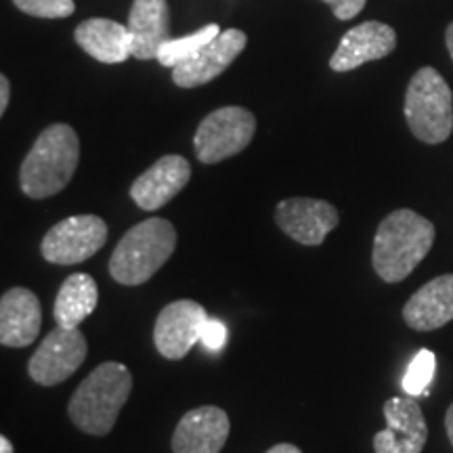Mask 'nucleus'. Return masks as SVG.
<instances>
[{
  "label": "nucleus",
  "instance_id": "dca6fc26",
  "mask_svg": "<svg viewBox=\"0 0 453 453\" xmlns=\"http://www.w3.org/2000/svg\"><path fill=\"white\" fill-rule=\"evenodd\" d=\"M42 326L41 300L27 288H11L0 298V342L9 349L30 347Z\"/></svg>",
  "mask_w": 453,
  "mask_h": 453
},
{
  "label": "nucleus",
  "instance_id": "cd10ccee",
  "mask_svg": "<svg viewBox=\"0 0 453 453\" xmlns=\"http://www.w3.org/2000/svg\"><path fill=\"white\" fill-rule=\"evenodd\" d=\"M445 428H447V437H449L451 445H453V403L449 405V410H447V416H445Z\"/></svg>",
  "mask_w": 453,
  "mask_h": 453
},
{
  "label": "nucleus",
  "instance_id": "20e7f679",
  "mask_svg": "<svg viewBox=\"0 0 453 453\" xmlns=\"http://www.w3.org/2000/svg\"><path fill=\"white\" fill-rule=\"evenodd\" d=\"M177 250V229L166 219H147L128 229L110 258V273L120 286L150 281Z\"/></svg>",
  "mask_w": 453,
  "mask_h": 453
},
{
  "label": "nucleus",
  "instance_id": "c85d7f7f",
  "mask_svg": "<svg viewBox=\"0 0 453 453\" xmlns=\"http://www.w3.org/2000/svg\"><path fill=\"white\" fill-rule=\"evenodd\" d=\"M445 41H447V49H449V55H451V59H453V24H449V27H447Z\"/></svg>",
  "mask_w": 453,
  "mask_h": 453
},
{
  "label": "nucleus",
  "instance_id": "a878e982",
  "mask_svg": "<svg viewBox=\"0 0 453 453\" xmlns=\"http://www.w3.org/2000/svg\"><path fill=\"white\" fill-rule=\"evenodd\" d=\"M9 99H11V87H9V78L4 76H0V113H4L7 111V107H9Z\"/></svg>",
  "mask_w": 453,
  "mask_h": 453
},
{
  "label": "nucleus",
  "instance_id": "39448f33",
  "mask_svg": "<svg viewBox=\"0 0 453 453\" xmlns=\"http://www.w3.org/2000/svg\"><path fill=\"white\" fill-rule=\"evenodd\" d=\"M405 120L413 137L439 145L453 133V95L445 78L434 67L413 73L405 93Z\"/></svg>",
  "mask_w": 453,
  "mask_h": 453
},
{
  "label": "nucleus",
  "instance_id": "9b49d317",
  "mask_svg": "<svg viewBox=\"0 0 453 453\" xmlns=\"http://www.w3.org/2000/svg\"><path fill=\"white\" fill-rule=\"evenodd\" d=\"M275 220L280 229L303 246H321L340 223L338 211L326 200L288 197L277 203Z\"/></svg>",
  "mask_w": 453,
  "mask_h": 453
},
{
  "label": "nucleus",
  "instance_id": "7ed1b4c3",
  "mask_svg": "<svg viewBox=\"0 0 453 453\" xmlns=\"http://www.w3.org/2000/svg\"><path fill=\"white\" fill-rule=\"evenodd\" d=\"M130 390H133V376L128 367L118 361H105L95 367L72 395L67 405L70 420L82 433L105 437L116 426Z\"/></svg>",
  "mask_w": 453,
  "mask_h": 453
},
{
  "label": "nucleus",
  "instance_id": "a211bd4d",
  "mask_svg": "<svg viewBox=\"0 0 453 453\" xmlns=\"http://www.w3.org/2000/svg\"><path fill=\"white\" fill-rule=\"evenodd\" d=\"M128 32L133 41V57L141 61L157 59L170 34V9L166 0H134L128 17Z\"/></svg>",
  "mask_w": 453,
  "mask_h": 453
},
{
  "label": "nucleus",
  "instance_id": "f257e3e1",
  "mask_svg": "<svg viewBox=\"0 0 453 453\" xmlns=\"http://www.w3.org/2000/svg\"><path fill=\"white\" fill-rule=\"evenodd\" d=\"M434 235V225L422 214L410 208L390 212L373 237V271L387 283L403 281L428 257Z\"/></svg>",
  "mask_w": 453,
  "mask_h": 453
},
{
  "label": "nucleus",
  "instance_id": "f3484780",
  "mask_svg": "<svg viewBox=\"0 0 453 453\" xmlns=\"http://www.w3.org/2000/svg\"><path fill=\"white\" fill-rule=\"evenodd\" d=\"M403 319L416 332H433L453 321V273L424 283L407 300Z\"/></svg>",
  "mask_w": 453,
  "mask_h": 453
},
{
  "label": "nucleus",
  "instance_id": "9d476101",
  "mask_svg": "<svg viewBox=\"0 0 453 453\" xmlns=\"http://www.w3.org/2000/svg\"><path fill=\"white\" fill-rule=\"evenodd\" d=\"M387 428L373 437L376 453H422L428 441V426L422 407L413 396H393L384 403Z\"/></svg>",
  "mask_w": 453,
  "mask_h": 453
},
{
  "label": "nucleus",
  "instance_id": "aec40b11",
  "mask_svg": "<svg viewBox=\"0 0 453 453\" xmlns=\"http://www.w3.org/2000/svg\"><path fill=\"white\" fill-rule=\"evenodd\" d=\"M99 303L97 281L88 273H73L61 283L59 292L55 298V321L57 326L64 327H78L93 315Z\"/></svg>",
  "mask_w": 453,
  "mask_h": 453
},
{
  "label": "nucleus",
  "instance_id": "f8f14e48",
  "mask_svg": "<svg viewBox=\"0 0 453 453\" xmlns=\"http://www.w3.org/2000/svg\"><path fill=\"white\" fill-rule=\"evenodd\" d=\"M248 38L242 30H223L189 61L173 67V81L180 88H196L220 76L246 49Z\"/></svg>",
  "mask_w": 453,
  "mask_h": 453
},
{
  "label": "nucleus",
  "instance_id": "bb28decb",
  "mask_svg": "<svg viewBox=\"0 0 453 453\" xmlns=\"http://www.w3.org/2000/svg\"><path fill=\"white\" fill-rule=\"evenodd\" d=\"M267 453H303V451H300L298 447L292 445V443H280V445L271 447Z\"/></svg>",
  "mask_w": 453,
  "mask_h": 453
},
{
  "label": "nucleus",
  "instance_id": "0eeeda50",
  "mask_svg": "<svg viewBox=\"0 0 453 453\" xmlns=\"http://www.w3.org/2000/svg\"><path fill=\"white\" fill-rule=\"evenodd\" d=\"M107 242V223L97 214H76L50 226L41 243L47 263L70 267L95 257Z\"/></svg>",
  "mask_w": 453,
  "mask_h": 453
},
{
  "label": "nucleus",
  "instance_id": "4468645a",
  "mask_svg": "<svg viewBox=\"0 0 453 453\" xmlns=\"http://www.w3.org/2000/svg\"><path fill=\"white\" fill-rule=\"evenodd\" d=\"M189 179L191 166L183 156H164L130 185V200L141 211H157L180 194Z\"/></svg>",
  "mask_w": 453,
  "mask_h": 453
},
{
  "label": "nucleus",
  "instance_id": "393cba45",
  "mask_svg": "<svg viewBox=\"0 0 453 453\" xmlns=\"http://www.w3.org/2000/svg\"><path fill=\"white\" fill-rule=\"evenodd\" d=\"M324 3L330 4L334 15H336L340 21H349L365 9L367 0H324Z\"/></svg>",
  "mask_w": 453,
  "mask_h": 453
},
{
  "label": "nucleus",
  "instance_id": "1a4fd4ad",
  "mask_svg": "<svg viewBox=\"0 0 453 453\" xmlns=\"http://www.w3.org/2000/svg\"><path fill=\"white\" fill-rule=\"evenodd\" d=\"M208 313L196 300H174L160 311L154 327L157 353L170 361H179L200 342V332Z\"/></svg>",
  "mask_w": 453,
  "mask_h": 453
},
{
  "label": "nucleus",
  "instance_id": "2eb2a0df",
  "mask_svg": "<svg viewBox=\"0 0 453 453\" xmlns=\"http://www.w3.org/2000/svg\"><path fill=\"white\" fill-rule=\"evenodd\" d=\"M396 47V32L382 21H365L344 34L330 67L334 72H350L370 61L390 55Z\"/></svg>",
  "mask_w": 453,
  "mask_h": 453
},
{
  "label": "nucleus",
  "instance_id": "b1692460",
  "mask_svg": "<svg viewBox=\"0 0 453 453\" xmlns=\"http://www.w3.org/2000/svg\"><path fill=\"white\" fill-rule=\"evenodd\" d=\"M226 336H229V330L223 321L214 319V317H208L206 324H203L200 332V342L212 353H220L226 344Z\"/></svg>",
  "mask_w": 453,
  "mask_h": 453
},
{
  "label": "nucleus",
  "instance_id": "f03ea898",
  "mask_svg": "<svg viewBox=\"0 0 453 453\" xmlns=\"http://www.w3.org/2000/svg\"><path fill=\"white\" fill-rule=\"evenodd\" d=\"M81 160V141L70 124H50L38 134L19 170L21 191L32 200L64 191Z\"/></svg>",
  "mask_w": 453,
  "mask_h": 453
},
{
  "label": "nucleus",
  "instance_id": "ddd939ff",
  "mask_svg": "<svg viewBox=\"0 0 453 453\" xmlns=\"http://www.w3.org/2000/svg\"><path fill=\"white\" fill-rule=\"evenodd\" d=\"M231 422L217 405H202L187 411L173 434L174 453H219L229 439Z\"/></svg>",
  "mask_w": 453,
  "mask_h": 453
},
{
  "label": "nucleus",
  "instance_id": "5701e85b",
  "mask_svg": "<svg viewBox=\"0 0 453 453\" xmlns=\"http://www.w3.org/2000/svg\"><path fill=\"white\" fill-rule=\"evenodd\" d=\"M15 7L26 15L42 19H65L76 11L73 0H13Z\"/></svg>",
  "mask_w": 453,
  "mask_h": 453
},
{
  "label": "nucleus",
  "instance_id": "4be33fe9",
  "mask_svg": "<svg viewBox=\"0 0 453 453\" xmlns=\"http://www.w3.org/2000/svg\"><path fill=\"white\" fill-rule=\"evenodd\" d=\"M434 370H437V357H434L433 350L422 349L418 350V355L413 357L410 367H407L403 380H401V387H403L407 396H424L428 393L430 382L434 378Z\"/></svg>",
  "mask_w": 453,
  "mask_h": 453
},
{
  "label": "nucleus",
  "instance_id": "6e6552de",
  "mask_svg": "<svg viewBox=\"0 0 453 453\" xmlns=\"http://www.w3.org/2000/svg\"><path fill=\"white\" fill-rule=\"evenodd\" d=\"M87 336L81 332V327L57 326L32 355L27 373L41 387H55L76 373L87 359Z\"/></svg>",
  "mask_w": 453,
  "mask_h": 453
},
{
  "label": "nucleus",
  "instance_id": "412c9836",
  "mask_svg": "<svg viewBox=\"0 0 453 453\" xmlns=\"http://www.w3.org/2000/svg\"><path fill=\"white\" fill-rule=\"evenodd\" d=\"M220 32L223 30H220L217 24H208L203 26L202 30L189 34V36L170 38V41L160 49V53H157V61H160L164 67H177L180 64H185L191 57L200 53L208 42H212Z\"/></svg>",
  "mask_w": 453,
  "mask_h": 453
},
{
  "label": "nucleus",
  "instance_id": "423d86ee",
  "mask_svg": "<svg viewBox=\"0 0 453 453\" xmlns=\"http://www.w3.org/2000/svg\"><path fill=\"white\" fill-rule=\"evenodd\" d=\"M257 133V118L240 105H226L208 113L196 130L194 147L202 164H219L250 145Z\"/></svg>",
  "mask_w": 453,
  "mask_h": 453
},
{
  "label": "nucleus",
  "instance_id": "6ab92c4d",
  "mask_svg": "<svg viewBox=\"0 0 453 453\" xmlns=\"http://www.w3.org/2000/svg\"><path fill=\"white\" fill-rule=\"evenodd\" d=\"M73 38L84 53L101 64H122L128 57H133L128 27L113 19L93 17V19L82 21L73 32Z\"/></svg>",
  "mask_w": 453,
  "mask_h": 453
},
{
  "label": "nucleus",
  "instance_id": "c756f323",
  "mask_svg": "<svg viewBox=\"0 0 453 453\" xmlns=\"http://www.w3.org/2000/svg\"><path fill=\"white\" fill-rule=\"evenodd\" d=\"M0 453H13V445H11V441L4 437H0Z\"/></svg>",
  "mask_w": 453,
  "mask_h": 453
}]
</instances>
